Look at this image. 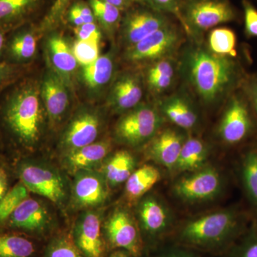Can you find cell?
Segmentation results:
<instances>
[{
  "instance_id": "1",
  "label": "cell",
  "mask_w": 257,
  "mask_h": 257,
  "mask_svg": "<svg viewBox=\"0 0 257 257\" xmlns=\"http://www.w3.org/2000/svg\"><path fill=\"white\" fill-rule=\"evenodd\" d=\"M179 71L189 89L207 106L225 102L241 88L247 75L238 57L216 55L196 40L182 52Z\"/></svg>"
},
{
  "instance_id": "2",
  "label": "cell",
  "mask_w": 257,
  "mask_h": 257,
  "mask_svg": "<svg viewBox=\"0 0 257 257\" xmlns=\"http://www.w3.org/2000/svg\"><path fill=\"white\" fill-rule=\"evenodd\" d=\"M251 221V213L239 206L222 208L184 221L167 241L220 257L242 236Z\"/></svg>"
},
{
  "instance_id": "3",
  "label": "cell",
  "mask_w": 257,
  "mask_h": 257,
  "mask_svg": "<svg viewBox=\"0 0 257 257\" xmlns=\"http://www.w3.org/2000/svg\"><path fill=\"white\" fill-rule=\"evenodd\" d=\"M4 120L22 145L30 149L36 146L44 124L43 110L36 89L25 86L13 93L5 106Z\"/></svg>"
},
{
  "instance_id": "4",
  "label": "cell",
  "mask_w": 257,
  "mask_h": 257,
  "mask_svg": "<svg viewBox=\"0 0 257 257\" xmlns=\"http://www.w3.org/2000/svg\"><path fill=\"white\" fill-rule=\"evenodd\" d=\"M216 133L219 141L230 148L243 149L257 141V117L241 89L225 101Z\"/></svg>"
},
{
  "instance_id": "5",
  "label": "cell",
  "mask_w": 257,
  "mask_h": 257,
  "mask_svg": "<svg viewBox=\"0 0 257 257\" xmlns=\"http://www.w3.org/2000/svg\"><path fill=\"white\" fill-rule=\"evenodd\" d=\"M20 180L30 192L64 209L70 199L71 186L57 167L41 160L28 161L19 168Z\"/></svg>"
},
{
  "instance_id": "6",
  "label": "cell",
  "mask_w": 257,
  "mask_h": 257,
  "mask_svg": "<svg viewBox=\"0 0 257 257\" xmlns=\"http://www.w3.org/2000/svg\"><path fill=\"white\" fill-rule=\"evenodd\" d=\"M137 216L144 251L167 241L176 227L172 210L157 194H147L138 201Z\"/></svg>"
},
{
  "instance_id": "7",
  "label": "cell",
  "mask_w": 257,
  "mask_h": 257,
  "mask_svg": "<svg viewBox=\"0 0 257 257\" xmlns=\"http://www.w3.org/2000/svg\"><path fill=\"white\" fill-rule=\"evenodd\" d=\"M226 182L220 171L211 165L184 173L172 186L174 196L188 204L211 202L224 192Z\"/></svg>"
},
{
  "instance_id": "8",
  "label": "cell",
  "mask_w": 257,
  "mask_h": 257,
  "mask_svg": "<svg viewBox=\"0 0 257 257\" xmlns=\"http://www.w3.org/2000/svg\"><path fill=\"white\" fill-rule=\"evenodd\" d=\"M164 121L157 106L140 104L120 118L115 126L114 136L126 146H143L160 131Z\"/></svg>"
},
{
  "instance_id": "9",
  "label": "cell",
  "mask_w": 257,
  "mask_h": 257,
  "mask_svg": "<svg viewBox=\"0 0 257 257\" xmlns=\"http://www.w3.org/2000/svg\"><path fill=\"white\" fill-rule=\"evenodd\" d=\"M184 30L198 38L204 32L237 19V13L229 0H187L182 8Z\"/></svg>"
},
{
  "instance_id": "10",
  "label": "cell",
  "mask_w": 257,
  "mask_h": 257,
  "mask_svg": "<svg viewBox=\"0 0 257 257\" xmlns=\"http://www.w3.org/2000/svg\"><path fill=\"white\" fill-rule=\"evenodd\" d=\"M107 249L124 250L133 257H141L145 250L138 221L125 207L114 209L102 225Z\"/></svg>"
},
{
  "instance_id": "11",
  "label": "cell",
  "mask_w": 257,
  "mask_h": 257,
  "mask_svg": "<svg viewBox=\"0 0 257 257\" xmlns=\"http://www.w3.org/2000/svg\"><path fill=\"white\" fill-rule=\"evenodd\" d=\"M11 227L42 241L53 235L55 221L52 211L43 201L28 197L9 218Z\"/></svg>"
},
{
  "instance_id": "12",
  "label": "cell",
  "mask_w": 257,
  "mask_h": 257,
  "mask_svg": "<svg viewBox=\"0 0 257 257\" xmlns=\"http://www.w3.org/2000/svg\"><path fill=\"white\" fill-rule=\"evenodd\" d=\"M182 43L183 35L177 27L170 23L128 47L126 58L133 62L151 64L167 57H175Z\"/></svg>"
},
{
  "instance_id": "13",
  "label": "cell",
  "mask_w": 257,
  "mask_h": 257,
  "mask_svg": "<svg viewBox=\"0 0 257 257\" xmlns=\"http://www.w3.org/2000/svg\"><path fill=\"white\" fill-rule=\"evenodd\" d=\"M102 225L100 212L96 209L84 210L76 219L70 236L84 256L106 257Z\"/></svg>"
},
{
  "instance_id": "14",
  "label": "cell",
  "mask_w": 257,
  "mask_h": 257,
  "mask_svg": "<svg viewBox=\"0 0 257 257\" xmlns=\"http://www.w3.org/2000/svg\"><path fill=\"white\" fill-rule=\"evenodd\" d=\"M74 175L69 199L74 208L87 210L105 204L109 197V186L101 172L84 170Z\"/></svg>"
},
{
  "instance_id": "15",
  "label": "cell",
  "mask_w": 257,
  "mask_h": 257,
  "mask_svg": "<svg viewBox=\"0 0 257 257\" xmlns=\"http://www.w3.org/2000/svg\"><path fill=\"white\" fill-rule=\"evenodd\" d=\"M187 137L186 132L176 126L162 127L145 145V156L157 165L174 172Z\"/></svg>"
},
{
  "instance_id": "16",
  "label": "cell",
  "mask_w": 257,
  "mask_h": 257,
  "mask_svg": "<svg viewBox=\"0 0 257 257\" xmlns=\"http://www.w3.org/2000/svg\"><path fill=\"white\" fill-rule=\"evenodd\" d=\"M157 106L164 119L186 133L194 131L199 126L200 119L197 109L183 92L161 98Z\"/></svg>"
},
{
  "instance_id": "17",
  "label": "cell",
  "mask_w": 257,
  "mask_h": 257,
  "mask_svg": "<svg viewBox=\"0 0 257 257\" xmlns=\"http://www.w3.org/2000/svg\"><path fill=\"white\" fill-rule=\"evenodd\" d=\"M100 118L92 111L79 113L64 132L60 146L64 153L95 143L100 132Z\"/></svg>"
},
{
  "instance_id": "18",
  "label": "cell",
  "mask_w": 257,
  "mask_h": 257,
  "mask_svg": "<svg viewBox=\"0 0 257 257\" xmlns=\"http://www.w3.org/2000/svg\"><path fill=\"white\" fill-rule=\"evenodd\" d=\"M165 14L153 10H140L126 17L123 26V37L128 47L170 24Z\"/></svg>"
},
{
  "instance_id": "19",
  "label": "cell",
  "mask_w": 257,
  "mask_h": 257,
  "mask_svg": "<svg viewBox=\"0 0 257 257\" xmlns=\"http://www.w3.org/2000/svg\"><path fill=\"white\" fill-rule=\"evenodd\" d=\"M111 149V143L108 140L95 142L64 153L62 165L64 170L73 175L81 171L94 170L104 163Z\"/></svg>"
},
{
  "instance_id": "20",
  "label": "cell",
  "mask_w": 257,
  "mask_h": 257,
  "mask_svg": "<svg viewBox=\"0 0 257 257\" xmlns=\"http://www.w3.org/2000/svg\"><path fill=\"white\" fill-rule=\"evenodd\" d=\"M237 166L240 185L253 214L257 211V141L243 147Z\"/></svg>"
},
{
  "instance_id": "21",
  "label": "cell",
  "mask_w": 257,
  "mask_h": 257,
  "mask_svg": "<svg viewBox=\"0 0 257 257\" xmlns=\"http://www.w3.org/2000/svg\"><path fill=\"white\" fill-rule=\"evenodd\" d=\"M143 87L140 79L134 74H126L115 82L110 96L113 110L122 113L140 105L143 97Z\"/></svg>"
},
{
  "instance_id": "22",
  "label": "cell",
  "mask_w": 257,
  "mask_h": 257,
  "mask_svg": "<svg viewBox=\"0 0 257 257\" xmlns=\"http://www.w3.org/2000/svg\"><path fill=\"white\" fill-rule=\"evenodd\" d=\"M42 95L50 119L54 122L60 121L69 104L68 94L62 77L49 74L42 84Z\"/></svg>"
},
{
  "instance_id": "23",
  "label": "cell",
  "mask_w": 257,
  "mask_h": 257,
  "mask_svg": "<svg viewBox=\"0 0 257 257\" xmlns=\"http://www.w3.org/2000/svg\"><path fill=\"white\" fill-rule=\"evenodd\" d=\"M179 61L175 57H167L150 64L146 73V82L150 92L162 96L172 89L175 84Z\"/></svg>"
},
{
  "instance_id": "24",
  "label": "cell",
  "mask_w": 257,
  "mask_h": 257,
  "mask_svg": "<svg viewBox=\"0 0 257 257\" xmlns=\"http://www.w3.org/2000/svg\"><path fill=\"white\" fill-rule=\"evenodd\" d=\"M210 155V148L202 139L194 136L187 137L179 155L174 172L187 173L207 165Z\"/></svg>"
},
{
  "instance_id": "25",
  "label": "cell",
  "mask_w": 257,
  "mask_h": 257,
  "mask_svg": "<svg viewBox=\"0 0 257 257\" xmlns=\"http://www.w3.org/2000/svg\"><path fill=\"white\" fill-rule=\"evenodd\" d=\"M137 160L127 150L115 152L104 162L101 172L109 187H117L124 183L136 170Z\"/></svg>"
},
{
  "instance_id": "26",
  "label": "cell",
  "mask_w": 257,
  "mask_h": 257,
  "mask_svg": "<svg viewBox=\"0 0 257 257\" xmlns=\"http://www.w3.org/2000/svg\"><path fill=\"white\" fill-rule=\"evenodd\" d=\"M160 179V171L154 166L143 165L136 169L125 182L126 199L131 202L140 200Z\"/></svg>"
},
{
  "instance_id": "27",
  "label": "cell",
  "mask_w": 257,
  "mask_h": 257,
  "mask_svg": "<svg viewBox=\"0 0 257 257\" xmlns=\"http://www.w3.org/2000/svg\"><path fill=\"white\" fill-rule=\"evenodd\" d=\"M36 241L28 236L0 233V257H37Z\"/></svg>"
},
{
  "instance_id": "28",
  "label": "cell",
  "mask_w": 257,
  "mask_h": 257,
  "mask_svg": "<svg viewBox=\"0 0 257 257\" xmlns=\"http://www.w3.org/2000/svg\"><path fill=\"white\" fill-rule=\"evenodd\" d=\"M51 60L57 72L68 77L77 68V62L73 52L62 37L54 35L48 41Z\"/></svg>"
},
{
  "instance_id": "29",
  "label": "cell",
  "mask_w": 257,
  "mask_h": 257,
  "mask_svg": "<svg viewBox=\"0 0 257 257\" xmlns=\"http://www.w3.org/2000/svg\"><path fill=\"white\" fill-rule=\"evenodd\" d=\"M237 40L236 34L229 28L213 29L208 36L206 45L208 50L222 57H237Z\"/></svg>"
},
{
  "instance_id": "30",
  "label": "cell",
  "mask_w": 257,
  "mask_h": 257,
  "mask_svg": "<svg viewBox=\"0 0 257 257\" xmlns=\"http://www.w3.org/2000/svg\"><path fill=\"white\" fill-rule=\"evenodd\" d=\"M114 71V62L109 55L101 56L83 69V77L87 85L92 88H99L111 80Z\"/></svg>"
},
{
  "instance_id": "31",
  "label": "cell",
  "mask_w": 257,
  "mask_h": 257,
  "mask_svg": "<svg viewBox=\"0 0 257 257\" xmlns=\"http://www.w3.org/2000/svg\"><path fill=\"white\" fill-rule=\"evenodd\" d=\"M43 0H0V26L18 21Z\"/></svg>"
},
{
  "instance_id": "32",
  "label": "cell",
  "mask_w": 257,
  "mask_h": 257,
  "mask_svg": "<svg viewBox=\"0 0 257 257\" xmlns=\"http://www.w3.org/2000/svg\"><path fill=\"white\" fill-rule=\"evenodd\" d=\"M40 257H85L74 244L70 234L53 235L42 250Z\"/></svg>"
},
{
  "instance_id": "33",
  "label": "cell",
  "mask_w": 257,
  "mask_h": 257,
  "mask_svg": "<svg viewBox=\"0 0 257 257\" xmlns=\"http://www.w3.org/2000/svg\"><path fill=\"white\" fill-rule=\"evenodd\" d=\"M220 257H257V222L251 219L242 236Z\"/></svg>"
},
{
  "instance_id": "34",
  "label": "cell",
  "mask_w": 257,
  "mask_h": 257,
  "mask_svg": "<svg viewBox=\"0 0 257 257\" xmlns=\"http://www.w3.org/2000/svg\"><path fill=\"white\" fill-rule=\"evenodd\" d=\"M37 42L35 35L30 32H20L13 37L8 46L9 54L14 60H29L36 52Z\"/></svg>"
},
{
  "instance_id": "35",
  "label": "cell",
  "mask_w": 257,
  "mask_h": 257,
  "mask_svg": "<svg viewBox=\"0 0 257 257\" xmlns=\"http://www.w3.org/2000/svg\"><path fill=\"white\" fill-rule=\"evenodd\" d=\"M141 257H216L181 246L170 241L144 251Z\"/></svg>"
},
{
  "instance_id": "36",
  "label": "cell",
  "mask_w": 257,
  "mask_h": 257,
  "mask_svg": "<svg viewBox=\"0 0 257 257\" xmlns=\"http://www.w3.org/2000/svg\"><path fill=\"white\" fill-rule=\"evenodd\" d=\"M29 192L23 182H20L5 194L0 200V223L9 219L13 211L29 197Z\"/></svg>"
},
{
  "instance_id": "37",
  "label": "cell",
  "mask_w": 257,
  "mask_h": 257,
  "mask_svg": "<svg viewBox=\"0 0 257 257\" xmlns=\"http://www.w3.org/2000/svg\"><path fill=\"white\" fill-rule=\"evenodd\" d=\"M91 9L94 17L107 30H114L121 18V10L104 0H90Z\"/></svg>"
},
{
  "instance_id": "38",
  "label": "cell",
  "mask_w": 257,
  "mask_h": 257,
  "mask_svg": "<svg viewBox=\"0 0 257 257\" xmlns=\"http://www.w3.org/2000/svg\"><path fill=\"white\" fill-rule=\"evenodd\" d=\"M72 52L77 62L85 67L99 58V41L78 40L74 43Z\"/></svg>"
},
{
  "instance_id": "39",
  "label": "cell",
  "mask_w": 257,
  "mask_h": 257,
  "mask_svg": "<svg viewBox=\"0 0 257 257\" xmlns=\"http://www.w3.org/2000/svg\"><path fill=\"white\" fill-rule=\"evenodd\" d=\"M150 9L164 13L175 15L184 28L182 18V3L181 0H141Z\"/></svg>"
},
{
  "instance_id": "40",
  "label": "cell",
  "mask_w": 257,
  "mask_h": 257,
  "mask_svg": "<svg viewBox=\"0 0 257 257\" xmlns=\"http://www.w3.org/2000/svg\"><path fill=\"white\" fill-rule=\"evenodd\" d=\"M244 33L248 38L257 37V9L248 0H242Z\"/></svg>"
},
{
  "instance_id": "41",
  "label": "cell",
  "mask_w": 257,
  "mask_h": 257,
  "mask_svg": "<svg viewBox=\"0 0 257 257\" xmlns=\"http://www.w3.org/2000/svg\"><path fill=\"white\" fill-rule=\"evenodd\" d=\"M240 89L247 98L257 117V74H247Z\"/></svg>"
},
{
  "instance_id": "42",
  "label": "cell",
  "mask_w": 257,
  "mask_h": 257,
  "mask_svg": "<svg viewBox=\"0 0 257 257\" xmlns=\"http://www.w3.org/2000/svg\"><path fill=\"white\" fill-rule=\"evenodd\" d=\"M71 0H55L44 21V28H50L58 23L63 16Z\"/></svg>"
},
{
  "instance_id": "43",
  "label": "cell",
  "mask_w": 257,
  "mask_h": 257,
  "mask_svg": "<svg viewBox=\"0 0 257 257\" xmlns=\"http://www.w3.org/2000/svg\"><path fill=\"white\" fill-rule=\"evenodd\" d=\"M14 67L7 62H0V87L4 85L12 77Z\"/></svg>"
},
{
  "instance_id": "44",
  "label": "cell",
  "mask_w": 257,
  "mask_h": 257,
  "mask_svg": "<svg viewBox=\"0 0 257 257\" xmlns=\"http://www.w3.org/2000/svg\"><path fill=\"white\" fill-rule=\"evenodd\" d=\"M74 5H75L77 10H79L81 15H82L85 24L94 23V15L93 14V12L91 8H89L87 5L83 4V3H78Z\"/></svg>"
},
{
  "instance_id": "45",
  "label": "cell",
  "mask_w": 257,
  "mask_h": 257,
  "mask_svg": "<svg viewBox=\"0 0 257 257\" xmlns=\"http://www.w3.org/2000/svg\"><path fill=\"white\" fill-rule=\"evenodd\" d=\"M69 18L71 23H73L76 27L81 26V25L85 24L82 15L79 13L75 5H73L70 10H69Z\"/></svg>"
},
{
  "instance_id": "46",
  "label": "cell",
  "mask_w": 257,
  "mask_h": 257,
  "mask_svg": "<svg viewBox=\"0 0 257 257\" xmlns=\"http://www.w3.org/2000/svg\"><path fill=\"white\" fill-rule=\"evenodd\" d=\"M8 178L6 171L0 168V200L8 193Z\"/></svg>"
},
{
  "instance_id": "47",
  "label": "cell",
  "mask_w": 257,
  "mask_h": 257,
  "mask_svg": "<svg viewBox=\"0 0 257 257\" xmlns=\"http://www.w3.org/2000/svg\"><path fill=\"white\" fill-rule=\"evenodd\" d=\"M104 1L119 8V10H122L130 6L133 0H104Z\"/></svg>"
},
{
  "instance_id": "48",
  "label": "cell",
  "mask_w": 257,
  "mask_h": 257,
  "mask_svg": "<svg viewBox=\"0 0 257 257\" xmlns=\"http://www.w3.org/2000/svg\"><path fill=\"white\" fill-rule=\"evenodd\" d=\"M109 257H133L128 253L127 251H124V250L121 249H116L113 250L111 251Z\"/></svg>"
},
{
  "instance_id": "49",
  "label": "cell",
  "mask_w": 257,
  "mask_h": 257,
  "mask_svg": "<svg viewBox=\"0 0 257 257\" xmlns=\"http://www.w3.org/2000/svg\"><path fill=\"white\" fill-rule=\"evenodd\" d=\"M5 33L0 30V52L3 50V47H5Z\"/></svg>"
},
{
  "instance_id": "50",
  "label": "cell",
  "mask_w": 257,
  "mask_h": 257,
  "mask_svg": "<svg viewBox=\"0 0 257 257\" xmlns=\"http://www.w3.org/2000/svg\"><path fill=\"white\" fill-rule=\"evenodd\" d=\"M251 219H252L253 221H255L256 222H257V211L256 212L251 214Z\"/></svg>"
}]
</instances>
